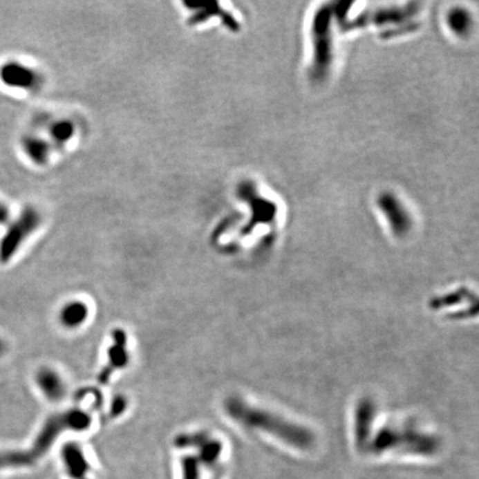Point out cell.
Instances as JSON below:
<instances>
[{
    "label": "cell",
    "mask_w": 479,
    "mask_h": 479,
    "mask_svg": "<svg viewBox=\"0 0 479 479\" xmlns=\"http://www.w3.org/2000/svg\"><path fill=\"white\" fill-rule=\"evenodd\" d=\"M227 411L234 420L241 422L247 427L250 426L252 429H260L262 432L273 435L274 438L295 449H311L314 444V435L308 429L284 420L273 413L234 400L227 404Z\"/></svg>",
    "instance_id": "cell-1"
},
{
    "label": "cell",
    "mask_w": 479,
    "mask_h": 479,
    "mask_svg": "<svg viewBox=\"0 0 479 479\" xmlns=\"http://www.w3.org/2000/svg\"><path fill=\"white\" fill-rule=\"evenodd\" d=\"M331 16L332 8L323 7L317 12L314 19L312 73L317 79L324 78L332 65Z\"/></svg>",
    "instance_id": "cell-2"
},
{
    "label": "cell",
    "mask_w": 479,
    "mask_h": 479,
    "mask_svg": "<svg viewBox=\"0 0 479 479\" xmlns=\"http://www.w3.org/2000/svg\"><path fill=\"white\" fill-rule=\"evenodd\" d=\"M374 444L375 451L400 449L414 451L417 454H431L438 449V442L434 438L407 429H387L379 435Z\"/></svg>",
    "instance_id": "cell-3"
},
{
    "label": "cell",
    "mask_w": 479,
    "mask_h": 479,
    "mask_svg": "<svg viewBox=\"0 0 479 479\" xmlns=\"http://www.w3.org/2000/svg\"><path fill=\"white\" fill-rule=\"evenodd\" d=\"M40 223V216L32 207H26L17 221L10 227L6 236L0 242V261L7 262L12 259L20 244L36 230Z\"/></svg>",
    "instance_id": "cell-4"
},
{
    "label": "cell",
    "mask_w": 479,
    "mask_h": 479,
    "mask_svg": "<svg viewBox=\"0 0 479 479\" xmlns=\"http://www.w3.org/2000/svg\"><path fill=\"white\" fill-rule=\"evenodd\" d=\"M379 205L387 220L390 221L393 232L395 233L396 236H402L408 232L411 229V219L395 196L390 194H383L379 196Z\"/></svg>",
    "instance_id": "cell-5"
},
{
    "label": "cell",
    "mask_w": 479,
    "mask_h": 479,
    "mask_svg": "<svg viewBox=\"0 0 479 479\" xmlns=\"http://www.w3.org/2000/svg\"><path fill=\"white\" fill-rule=\"evenodd\" d=\"M0 78L3 84L10 87L34 88L37 86V73L25 66L9 62L0 69Z\"/></svg>",
    "instance_id": "cell-6"
},
{
    "label": "cell",
    "mask_w": 479,
    "mask_h": 479,
    "mask_svg": "<svg viewBox=\"0 0 479 479\" xmlns=\"http://www.w3.org/2000/svg\"><path fill=\"white\" fill-rule=\"evenodd\" d=\"M416 7L411 5L405 8H390L377 10L372 14H366L363 16V19L368 23L386 24V23H403L411 15L414 14Z\"/></svg>",
    "instance_id": "cell-7"
},
{
    "label": "cell",
    "mask_w": 479,
    "mask_h": 479,
    "mask_svg": "<svg viewBox=\"0 0 479 479\" xmlns=\"http://www.w3.org/2000/svg\"><path fill=\"white\" fill-rule=\"evenodd\" d=\"M38 383L46 395L50 398H59L64 392L62 381L59 377L51 370H42L38 375Z\"/></svg>",
    "instance_id": "cell-8"
},
{
    "label": "cell",
    "mask_w": 479,
    "mask_h": 479,
    "mask_svg": "<svg viewBox=\"0 0 479 479\" xmlns=\"http://www.w3.org/2000/svg\"><path fill=\"white\" fill-rule=\"evenodd\" d=\"M449 24L451 28L457 34H465L466 31L469 29L471 18H469L467 12L460 8H456L455 10H451V14H449Z\"/></svg>",
    "instance_id": "cell-9"
},
{
    "label": "cell",
    "mask_w": 479,
    "mask_h": 479,
    "mask_svg": "<svg viewBox=\"0 0 479 479\" xmlns=\"http://www.w3.org/2000/svg\"><path fill=\"white\" fill-rule=\"evenodd\" d=\"M86 315H87L86 308L82 304L76 303V304H71L66 308L62 319H64L68 326H76L84 321Z\"/></svg>",
    "instance_id": "cell-10"
},
{
    "label": "cell",
    "mask_w": 479,
    "mask_h": 479,
    "mask_svg": "<svg viewBox=\"0 0 479 479\" xmlns=\"http://www.w3.org/2000/svg\"><path fill=\"white\" fill-rule=\"evenodd\" d=\"M25 150L36 162H44L47 154V149L41 141L26 140Z\"/></svg>",
    "instance_id": "cell-11"
},
{
    "label": "cell",
    "mask_w": 479,
    "mask_h": 479,
    "mask_svg": "<svg viewBox=\"0 0 479 479\" xmlns=\"http://www.w3.org/2000/svg\"><path fill=\"white\" fill-rule=\"evenodd\" d=\"M71 133V126L68 124H58V126L55 128V135L59 139H64V138H67L68 135Z\"/></svg>",
    "instance_id": "cell-12"
},
{
    "label": "cell",
    "mask_w": 479,
    "mask_h": 479,
    "mask_svg": "<svg viewBox=\"0 0 479 479\" xmlns=\"http://www.w3.org/2000/svg\"><path fill=\"white\" fill-rule=\"evenodd\" d=\"M8 209L3 202H0V223H5L8 220Z\"/></svg>",
    "instance_id": "cell-13"
},
{
    "label": "cell",
    "mask_w": 479,
    "mask_h": 479,
    "mask_svg": "<svg viewBox=\"0 0 479 479\" xmlns=\"http://www.w3.org/2000/svg\"><path fill=\"white\" fill-rule=\"evenodd\" d=\"M1 350H3V345L0 343V353H1Z\"/></svg>",
    "instance_id": "cell-14"
}]
</instances>
